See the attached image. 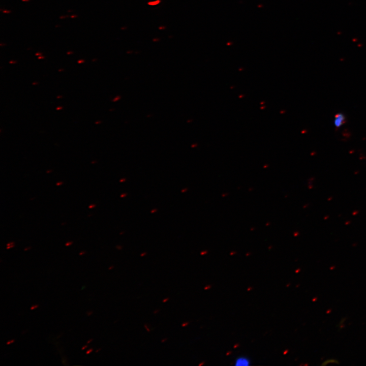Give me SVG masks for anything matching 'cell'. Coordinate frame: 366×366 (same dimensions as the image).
Segmentation results:
<instances>
[{
  "instance_id": "ac0fdd59",
  "label": "cell",
  "mask_w": 366,
  "mask_h": 366,
  "mask_svg": "<svg viewBox=\"0 0 366 366\" xmlns=\"http://www.w3.org/2000/svg\"><path fill=\"white\" fill-rule=\"evenodd\" d=\"M77 17V15H72V16H71V17L72 18H74Z\"/></svg>"
},
{
  "instance_id": "30bf717a",
  "label": "cell",
  "mask_w": 366,
  "mask_h": 366,
  "mask_svg": "<svg viewBox=\"0 0 366 366\" xmlns=\"http://www.w3.org/2000/svg\"><path fill=\"white\" fill-rule=\"evenodd\" d=\"M169 297L166 298L164 299L162 301H163V302H167L169 300Z\"/></svg>"
},
{
  "instance_id": "277c9868",
  "label": "cell",
  "mask_w": 366,
  "mask_h": 366,
  "mask_svg": "<svg viewBox=\"0 0 366 366\" xmlns=\"http://www.w3.org/2000/svg\"><path fill=\"white\" fill-rule=\"evenodd\" d=\"M38 307H39V304L33 305V306L30 307V310H33L37 308Z\"/></svg>"
},
{
  "instance_id": "5b68a950",
  "label": "cell",
  "mask_w": 366,
  "mask_h": 366,
  "mask_svg": "<svg viewBox=\"0 0 366 366\" xmlns=\"http://www.w3.org/2000/svg\"><path fill=\"white\" fill-rule=\"evenodd\" d=\"M93 351V348H90L86 351V354H88Z\"/></svg>"
},
{
  "instance_id": "2e32d148",
  "label": "cell",
  "mask_w": 366,
  "mask_h": 366,
  "mask_svg": "<svg viewBox=\"0 0 366 366\" xmlns=\"http://www.w3.org/2000/svg\"><path fill=\"white\" fill-rule=\"evenodd\" d=\"M144 327H145V328L146 329V330L148 332H149L150 331V330H149V329L147 327V326L146 325H144Z\"/></svg>"
},
{
  "instance_id": "ffe728a7",
  "label": "cell",
  "mask_w": 366,
  "mask_h": 366,
  "mask_svg": "<svg viewBox=\"0 0 366 366\" xmlns=\"http://www.w3.org/2000/svg\"><path fill=\"white\" fill-rule=\"evenodd\" d=\"M13 61H14V60H11V61H10L9 63H10V64H15V63H16V62H15V61H14V62H13Z\"/></svg>"
},
{
  "instance_id": "9a60e30c",
  "label": "cell",
  "mask_w": 366,
  "mask_h": 366,
  "mask_svg": "<svg viewBox=\"0 0 366 366\" xmlns=\"http://www.w3.org/2000/svg\"><path fill=\"white\" fill-rule=\"evenodd\" d=\"M95 206V204H91L89 206V208H94Z\"/></svg>"
},
{
  "instance_id": "cb8c5ba5",
  "label": "cell",
  "mask_w": 366,
  "mask_h": 366,
  "mask_svg": "<svg viewBox=\"0 0 366 366\" xmlns=\"http://www.w3.org/2000/svg\"><path fill=\"white\" fill-rule=\"evenodd\" d=\"M101 350V348H99V349H97V350L96 351V352L97 353V352H98L99 351H100Z\"/></svg>"
},
{
  "instance_id": "603a6c76",
  "label": "cell",
  "mask_w": 366,
  "mask_h": 366,
  "mask_svg": "<svg viewBox=\"0 0 366 366\" xmlns=\"http://www.w3.org/2000/svg\"><path fill=\"white\" fill-rule=\"evenodd\" d=\"M159 311V310H155V311L154 312V314H156V313H157V312H158Z\"/></svg>"
},
{
  "instance_id": "d4e9b609",
  "label": "cell",
  "mask_w": 366,
  "mask_h": 366,
  "mask_svg": "<svg viewBox=\"0 0 366 366\" xmlns=\"http://www.w3.org/2000/svg\"><path fill=\"white\" fill-rule=\"evenodd\" d=\"M62 184V182H58L56 184V185H57V186H58V185H61Z\"/></svg>"
},
{
  "instance_id": "f546056e",
  "label": "cell",
  "mask_w": 366,
  "mask_h": 366,
  "mask_svg": "<svg viewBox=\"0 0 366 366\" xmlns=\"http://www.w3.org/2000/svg\"><path fill=\"white\" fill-rule=\"evenodd\" d=\"M29 248H30V247H29V248H26V249H25L24 250H25V251H26L27 250L29 249Z\"/></svg>"
},
{
  "instance_id": "6da1fadb",
  "label": "cell",
  "mask_w": 366,
  "mask_h": 366,
  "mask_svg": "<svg viewBox=\"0 0 366 366\" xmlns=\"http://www.w3.org/2000/svg\"><path fill=\"white\" fill-rule=\"evenodd\" d=\"M345 121V117L342 114H338L334 119V126L337 127L341 126Z\"/></svg>"
},
{
  "instance_id": "4fadbf2b",
  "label": "cell",
  "mask_w": 366,
  "mask_h": 366,
  "mask_svg": "<svg viewBox=\"0 0 366 366\" xmlns=\"http://www.w3.org/2000/svg\"><path fill=\"white\" fill-rule=\"evenodd\" d=\"M83 62H84V60H83V59H80L78 61V64L82 63Z\"/></svg>"
},
{
  "instance_id": "ba28073f",
  "label": "cell",
  "mask_w": 366,
  "mask_h": 366,
  "mask_svg": "<svg viewBox=\"0 0 366 366\" xmlns=\"http://www.w3.org/2000/svg\"><path fill=\"white\" fill-rule=\"evenodd\" d=\"M93 311H87V312H86V314H87V315L88 316H90L92 314H93Z\"/></svg>"
},
{
  "instance_id": "4316f807",
  "label": "cell",
  "mask_w": 366,
  "mask_h": 366,
  "mask_svg": "<svg viewBox=\"0 0 366 366\" xmlns=\"http://www.w3.org/2000/svg\"><path fill=\"white\" fill-rule=\"evenodd\" d=\"M113 267H114L113 266H110V267H109L108 269H112Z\"/></svg>"
},
{
  "instance_id": "3957f363",
  "label": "cell",
  "mask_w": 366,
  "mask_h": 366,
  "mask_svg": "<svg viewBox=\"0 0 366 366\" xmlns=\"http://www.w3.org/2000/svg\"><path fill=\"white\" fill-rule=\"evenodd\" d=\"M14 243L13 242H10L7 244V249H9L14 247Z\"/></svg>"
},
{
  "instance_id": "8992f818",
  "label": "cell",
  "mask_w": 366,
  "mask_h": 366,
  "mask_svg": "<svg viewBox=\"0 0 366 366\" xmlns=\"http://www.w3.org/2000/svg\"><path fill=\"white\" fill-rule=\"evenodd\" d=\"M14 342H15V340H9V341H8L7 342V345H10V344L14 343Z\"/></svg>"
},
{
  "instance_id": "7a4b0ae2",
  "label": "cell",
  "mask_w": 366,
  "mask_h": 366,
  "mask_svg": "<svg viewBox=\"0 0 366 366\" xmlns=\"http://www.w3.org/2000/svg\"><path fill=\"white\" fill-rule=\"evenodd\" d=\"M250 361L246 357H239L235 361L236 365H249Z\"/></svg>"
},
{
  "instance_id": "e0dca14e",
  "label": "cell",
  "mask_w": 366,
  "mask_h": 366,
  "mask_svg": "<svg viewBox=\"0 0 366 366\" xmlns=\"http://www.w3.org/2000/svg\"><path fill=\"white\" fill-rule=\"evenodd\" d=\"M85 252L82 251V252H80L79 255H83V254H85Z\"/></svg>"
},
{
  "instance_id": "f1b7e54d",
  "label": "cell",
  "mask_w": 366,
  "mask_h": 366,
  "mask_svg": "<svg viewBox=\"0 0 366 366\" xmlns=\"http://www.w3.org/2000/svg\"><path fill=\"white\" fill-rule=\"evenodd\" d=\"M22 1L23 2H28V1H29V0H22Z\"/></svg>"
},
{
  "instance_id": "7c38bea8",
  "label": "cell",
  "mask_w": 366,
  "mask_h": 366,
  "mask_svg": "<svg viewBox=\"0 0 366 366\" xmlns=\"http://www.w3.org/2000/svg\"><path fill=\"white\" fill-rule=\"evenodd\" d=\"M87 346H88L87 345H84V346H83L82 347L81 350H83L85 349V348H86L87 347Z\"/></svg>"
},
{
  "instance_id": "52a82bcc",
  "label": "cell",
  "mask_w": 366,
  "mask_h": 366,
  "mask_svg": "<svg viewBox=\"0 0 366 366\" xmlns=\"http://www.w3.org/2000/svg\"><path fill=\"white\" fill-rule=\"evenodd\" d=\"M189 323H190L189 322H184V323H183L182 324L181 326H182V327L186 326H187V325L189 324Z\"/></svg>"
},
{
  "instance_id": "8fae6325",
  "label": "cell",
  "mask_w": 366,
  "mask_h": 366,
  "mask_svg": "<svg viewBox=\"0 0 366 366\" xmlns=\"http://www.w3.org/2000/svg\"><path fill=\"white\" fill-rule=\"evenodd\" d=\"M10 12H11V11H9V10H4V11H3V13H10Z\"/></svg>"
},
{
  "instance_id": "9c48e42d",
  "label": "cell",
  "mask_w": 366,
  "mask_h": 366,
  "mask_svg": "<svg viewBox=\"0 0 366 366\" xmlns=\"http://www.w3.org/2000/svg\"><path fill=\"white\" fill-rule=\"evenodd\" d=\"M71 244H72V241H68L67 243H66L65 245H66V246H70Z\"/></svg>"
},
{
  "instance_id": "5bb4252c",
  "label": "cell",
  "mask_w": 366,
  "mask_h": 366,
  "mask_svg": "<svg viewBox=\"0 0 366 366\" xmlns=\"http://www.w3.org/2000/svg\"><path fill=\"white\" fill-rule=\"evenodd\" d=\"M93 339H89V340H88V341H87V344H89V343H90L91 342H92V341H93Z\"/></svg>"
},
{
  "instance_id": "7402d4cb",
  "label": "cell",
  "mask_w": 366,
  "mask_h": 366,
  "mask_svg": "<svg viewBox=\"0 0 366 366\" xmlns=\"http://www.w3.org/2000/svg\"><path fill=\"white\" fill-rule=\"evenodd\" d=\"M41 54H42L41 53L37 52V53L36 54V55H37V56H38V55H41Z\"/></svg>"
},
{
  "instance_id": "d6986e66",
  "label": "cell",
  "mask_w": 366,
  "mask_h": 366,
  "mask_svg": "<svg viewBox=\"0 0 366 366\" xmlns=\"http://www.w3.org/2000/svg\"><path fill=\"white\" fill-rule=\"evenodd\" d=\"M44 58V57L43 56H41V55H40L38 57V59H43Z\"/></svg>"
},
{
  "instance_id": "484cf974",
  "label": "cell",
  "mask_w": 366,
  "mask_h": 366,
  "mask_svg": "<svg viewBox=\"0 0 366 366\" xmlns=\"http://www.w3.org/2000/svg\"><path fill=\"white\" fill-rule=\"evenodd\" d=\"M72 53H73V52H72V51H69V52H67V54H72Z\"/></svg>"
},
{
  "instance_id": "44dd1931",
  "label": "cell",
  "mask_w": 366,
  "mask_h": 366,
  "mask_svg": "<svg viewBox=\"0 0 366 366\" xmlns=\"http://www.w3.org/2000/svg\"><path fill=\"white\" fill-rule=\"evenodd\" d=\"M167 340V339H166V338L164 339H163V340H161V342H162V343H163V342H165Z\"/></svg>"
},
{
  "instance_id": "83f0119b",
  "label": "cell",
  "mask_w": 366,
  "mask_h": 366,
  "mask_svg": "<svg viewBox=\"0 0 366 366\" xmlns=\"http://www.w3.org/2000/svg\"><path fill=\"white\" fill-rule=\"evenodd\" d=\"M62 109V107H61L56 108L57 110Z\"/></svg>"
}]
</instances>
